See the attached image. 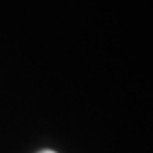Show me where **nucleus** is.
<instances>
[{
    "label": "nucleus",
    "mask_w": 153,
    "mask_h": 153,
    "mask_svg": "<svg viewBox=\"0 0 153 153\" xmlns=\"http://www.w3.org/2000/svg\"><path fill=\"white\" fill-rule=\"evenodd\" d=\"M41 153H55V152H49V150H46V152H41Z\"/></svg>",
    "instance_id": "1"
}]
</instances>
